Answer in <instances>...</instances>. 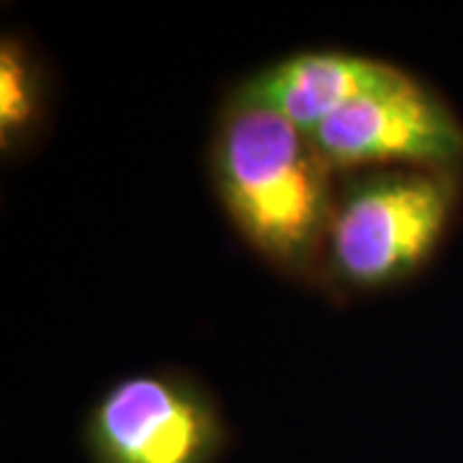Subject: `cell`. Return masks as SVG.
<instances>
[{"label": "cell", "instance_id": "cell-1", "mask_svg": "<svg viewBox=\"0 0 463 463\" xmlns=\"http://www.w3.org/2000/svg\"><path fill=\"white\" fill-rule=\"evenodd\" d=\"M209 173L232 227L260 258L298 281L322 276L337 173L309 134L265 109L224 103Z\"/></svg>", "mask_w": 463, "mask_h": 463}, {"label": "cell", "instance_id": "cell-2", "mask_svg": "<svg viewBox=\"0 0 463 463\" xmlns=\"http://www.w3.org/2000/svg\"><path fill=\"white\" fill-rule=\"evenodd\" d=\"M463 199V170L371 167L335 183L322 279L383 291L414 279L443 245Z\"/></svg>", "mask_w": 463, "mask_h": 463}, {"label": "cell", "instance_id": "cell-3", "mask_svg": "<svg viewBox=\"0 0 463 463\" xmlns=\"http://www.w3.org/2000/svg\"><path fill=\"white\" fill-rule=\"evenodd\" d=\"M90 463H219L230 430L209 389L178 371L114 381L85 414Z\"/></svg>", "mask_w": 463, "mask_h": 463}, {"label": "cell", "instance_id": "cell-4", "mask_svg": "<svg viewBox=\"0 0 463 463\" xmlns=\"http://www.w3.org/2000/svg\"><path fill=\"white\" fill-rule=\"evenodd\" d=\"M309 139L337 175L371 167L463 170V118L410 72L350 103Z\"/></svg>", "mask_w": 463, "mask_h": 463}, {"label": "cell", "instance_id": "cell-5", "mask_svg": "<svg viewBox=\"0 0 463 463\" xmlns=\"http://www.w3.org/2000/svg\"><path fill=\"white\" fill-rule=\"evenodd\" d=\"M404 72L383 60L350 52H297L240 80L227 103L265 109L304 134H312L350 103L381 85L394 83Z\"/></svg>", "mask_w": 463, "mask_h": 463}, {"label": "cell", "instance_id": "cell-6", "mask_svg": "<svg viewBox=\"0 0 463 463\" xmlns=\"http://www.w3.org/2000/svg\"><path fill=\"white\" fill-rule=\"evenodd\" d=\"M47 72L16 33L0 42V149L18 155L32 145L47 116Z\"/></svg>", "mask_w": 463, "mask_h": 463}]
</instances>
